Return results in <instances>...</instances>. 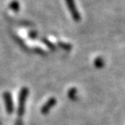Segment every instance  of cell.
Here are the masks:
<instances>
[{
  "mask_svg": "<svg viewBox=\"0 0 125 125\" xmlns=\"http://www.w3.org/2000/svg\"><path fill=\"white\" fill-rule=\"evenodd\" d=\"M29 89L26 87H24L21 89L19 96V106H18V111H17V114H18L19 119L23 117L24 114V111H25V102L27 97L29 95Z\"/></svg>",
  "mask_w": 125,
  "mask_h": 125,
  "instance_id": "6da1fadb",
  "label": "cell"
},
{
  "mask_svg": "<svg viewBox=\"0 0 125 125\" xmlns=\"http://www.w3.org/2000/svg\"><path fill=\"white\" fill-rule=\"evenodd\" d=\"M15 125H23V122H22V120L21 119H17V121L16 122V124Z\"/></svg>",
  "mask_w": 125,
  "mask_h": 125,
  "instance_id": "52a82bcc",
  "label": "cell"
},
{
  "mask_svg": "<svg viewBox=\"0 0 125 125\" xmlns=\"http://www.w3.org/2000/svg\"><path fill=\"white\" fill-rule=\"evenodd\" d=\"M104 65V62L102 59H97L96 61H95V66H96L97 68H101V67H103Z\"/></svg>",
  "mask_w": 125,
  "mask_h": 125,
  "instance_id": "8992f818",
  "label": "cell"
},
{
  "mask_svg": "<svg viewBox=\"0 0 125 125\" xmlns=\"http://www.w3.org/2000/svg\"><path fill=\"white\" fill-rule=\"evenodd\" d=\"M3 99L5 102V106H6V110L7 114L11 115L13 112L14 106H13V101H12L11 94L9 92H5L3 94Z\"/></svg>",
  "mask_w": 125,
  "mask_h": 125,
  "instance_id": "3957f363",
  "label": "cell"
},
{
  "mask_svg": "<svg viewBox=\"0 0 125 125\" xmlns=\"http://www.w3.org/2000/svg\"><path fill=\"white\" fill-rule=\"evenodd\" d=\"M67 96H68L69 99L72 101H76L77 99V90L76 88H72L67 93Z\"/></svg>",
  "mask_w": 125,
  "mask_h": 125,
  "instance_id": "5b68a950",
  "label": "cell"
},
{
  "mask_svg": "<svg viewBox=\"0 0 125 125\" xmlns=\"http://www.w3.org/2000/svg\"><path fill=\"white\" fill-rule=\"evenodd\" d=\"M56 103H57V100L55 97H51V98H49L41 108L42 114L45 115H47L50 112V111L55 106Z\"/></svg>",
  "mask_w": 125,
  "mask_h": 125,
  "instance_id": "277c9868",
  "label": "cell"
},
{
  "mask_svg": "<svg viewBox=\"0 0 125 125\" xmlns=\"http://www.w3.org/2000/svg\"><path fill=\"white\" fill-rule=\"evenodd\" d=\"M65 1H66V3L67 5V7H68L69 11L71 12L72 18L76 21H79L81 20V16H80V13L77 11L74 0H65Z\"/></svg>",
  "mask_w": 125,
  "mask_h": 125,
  "instance_id": "7a4b0ae2",
  "label": "cell"
}]
</instances>
